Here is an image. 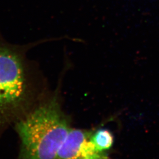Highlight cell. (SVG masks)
I'll list each match as a JSON object with an SVG mask.
<instances>
[{"mask_svg": "<svg viewBox=\"0 0 159 159\" xmlns=\"http://www.w3.org/2000/svg\"><path fill=\"white\" fill-rule=\"evenodd\" d=\"M14 125L20 140L18 159H56L71 129L57 94L39 102Z\"/></svg>", "mask_w": 159, "mask_h": 159, "instance_id": "6da1fadb", "label": "cell"}, {"mask_svg": "<svg viewBox=\"0 0 159 159\" xmlns=\"http://www.w3.org/2000/svg\"><path fill=\"white\" fill-rule=\"evenodd\" d=\"M27 48L0 41V127L18 121L30 111L34 81L25 58Z\"/></svg>", "mask_w": 159, "mask_h": 159, "instance_id": "7a4b0ae2", "label": "cell"}, {"mask_svg": "<svg viewBox=\"0 0 159 159\" xmlns=\"http://www.w3.org/2000/svg\"><path fill=\"white\" fill-rule=\"evenodd\" d=\"M92 131L71 129L57 154L56 159H107V152L100 151L91 140Z\"/></svg>", "mask_w": 159, "mask_h": 159, "instance_id": "3957f363", "label": "cell"}, {"mask_svg": "<svg viewBox=\"0 0 159 159\" xmlns=\"http://www.w3.org/2000/svg\"><path fill=\"white\" fill-rule=\"evenodd\" d=\"M91 139L96 147L102 152H107L113 144V136L107 129H102L92 131Z\"/></svg>", "mask_w": 159, "mask_h": 159, "instance_id": "277c9868", "label": "cell"}]
</instances>
